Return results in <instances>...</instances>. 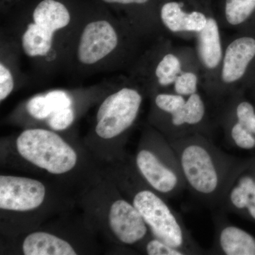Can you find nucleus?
Instances as JSON below:
<instances>
[{
    "instance_id": "7",
    "label": "nucleus",
    "mask_w": 255,
    "mask_h": 255,
    "mask_svg": "<svg viewBox=\"0 0 255 255\" xmlns=\"http://www.w3.org/2000/svg\"><path fill=\"white\" fill-rule=\"evenodd\" d=\"M135 158V168L146 184L166 199L187 189L179 160L170 142L149 126Z\"/></svg>"
},
{
    "instance_id": "10",
    "label": "nucleus",
    "mask_w": 255,
    "mask_h": 255,
    "mask_svg": "<svg viewBox=\"0 0 255 255\" xmlns=\"http://www.w3.org/2000/svg\"><path fill=\"white\" fill-rule=\"evenodd\" d=\"M16 145L23 159L49 173H68L78 162L73 147L58 134L47 129L23 130L16 139Z\"/></svg>"
},
{
    "instance_id": "18",
    "label": "nucleus",
    "mask_w": 255,
    "mask_h": 255,
    "mask_svg": "<svg viewBox=\"0 0 255 255\" xmlns=\"http://www.w3.org/2000/svg\"><path fill=\"white\" fill-rule=\"evenodd\" d=\"M219 20L221 28L236 33L255 30V0H225Z\"/></svg>"
},
{
    "instance_id": "5",
    "label": "nucleus",
    "mask_w": 255,
    "mask_h": 255,
    "mask_svg": "<svg viewBox=\"0 0 255 255\" xmlns=\"http://www.w3.org/2000/svg\"><path fill=\"white\" fill-rule=\"evenodd\" d=\"M149 124L168 140L195 133L212 137L214 123L210 117L209 100L202 91L183 96L172 92H155L150 96Z\"/></svg>"
},
{
    "instance_id": "20",
    "label": "nucleus",
    "mask_w": 255,
    "mask_h": 255,
    "mask_svg": "<svg viewBox=\"0 0 255 255\" xmlns=\"http://www.w3.org/2000/svg\"><path fill=\"white\" fill-rule=\"evenodd\" d=\"M1 49V60H0V101L4 102L12 93L16 86V73L14 70V64L11 60V55L9 57Z\"/></svg>"
},
{
    "instance_id": "13",
    "label": "nucleus",
    "mask_w": 255,
    "mask_h": 255,
    "mask_svg": "<svg viewBox=\"0 0 255 255\" xmlns=\"http://www.w3.org/2000/svg\"><path fill=\"white\" fill-rule=\"evenodd\" d=\"M211 11L208 5L196 4L190 9L184 1L162 0L158 10L159 22L167 36L194 40L206 27Z\"/></svg>"
},
{
    "instance_id": "23",
    "label": "nucleus",
    "mask_w": 255,
    "mask_h": 255,
    "mask_svg": "<svg viewBox=\"0 0 255 255\" xmlns=\"http://www.w3.org/2000/svg\"><path fill=\"white\" fill-rule=\"evenodd\" d=\"M75 119L73 107L53 111L48 119V125L53 130H63L73 124Z\"/></svg>"
},
{
    "instance_id": "15",
    "label": "nucleus",
    "mask_w": 255,
    "mask_h": 255,
    "mask_svg": "<svg viewBox=\"0 0 255 255\" xmlns=\"http://www.w3.org/2000/svg\"><path fill=\"white\" fill-rule=\"evenodd\" d=\"M108 219L114 236L125 246H140L151 234L136 208L122 198L112 203Z\"/></svg>"
},
{
    "instance_id": "8",
    "label": "nucleus",
    "mask_w": 255,
    "mask_h": 255,
    "mask_svg": "<svg viewBox=\"0 0 255 255\" xmlns=\"http://www.w3.org/2000/svg\"><path fill=\"white\" fill-rule=\"evenodd\" d=\"M147 96L141 84L129 75L100 104L96 114L97 136L110 140L127 135L136 123Z\"/></svg>"
},
{
    "instance_id": "19",
    "label": "nucleus",
    "mask_w": 255,
    "mask_h": 255,
    "mask_svg": "<svg viewBox=\"0 0 255 255\" xmlns=\"http://www.w3.org/2000/svg\"><path fill=\"white\" fill-rule=\"evenodd\" d=\"M26 255H75L77 252L68 241L46 232H34L23 241Z\"/></svg>"
},
{
    "instance_id": "6",
    "label": "nucleus",
    "mask_w": 255,
    "mask_h": 255,
    "mask_svg": "<svg viewBox=\"0 0 255 255\" xmlns=\"http://www.w3.org/2000/svg\"><path fill=\"white\" fill-rule=\"evenodd\" d=\"M133 179L130 202L141 215L151 234L187 255L209 254L193 238L182 216L169 205L167 199L149 187L136 169Z\"/></svg>"
},
{
    "instance_id": "22",
    "label": "nucleus",
    "mask_w": 255,
    "mask_h": 255,
    "mask_svg": "<svg viewBox=\"0 0 255 255\" xmlns=\"http://www.w3.org/2000/svg\"><path fill=\"white\" fill-rule=\"evenodd\" d=\"M26 109L31 117L40 121L48 120L53 112L46 94L31 97L26 104Z\"/></svg>"
},
{
    "instance_id": "25",
    "label": "nucleus",
    "mask_w": 255,
    "mask_h": 255,
    "mask_svg": "<svg viewBox=\"0 0 255 255\" xmlns=\"http://www.w3.org/2000/svg\"><path fill=\"white\" fill-rule=\"evenodd\" d=\"M247 95L255 104V80L250 85L246 91Z\"/></svg>"
},
{
    "instance_id": "1",
    "label": "nucleus",
    "mask_w": 255,
    "mask_h": 255,
    "mask_svg": "<svg viewBox=\"0 0 255 255\" xmlns=\"http://www.w3.org/2000/svg\"><path fill=\"white\" fill-rule=\"evenodd\" d=\"M148 45L119 16L85 15L75 31L65 67L81 74L129 70Z\"/></svg>"
},
{
    "instance_id": "3",
    "label": "nucleus",
    "mask_w": 255,
    "mask_h": 255,
    "mask_svg": "<svg viewBox=\"0 0 255 255\" xmlns=\"http://www.w3.org/2000/svg\"><path fill=\"white\" fill-rule=\"evenodd\" d=\"M179 160L187 189L211 210L219 209L226 191L251 157L230 155L212 137L195 133L169 140Z\"/></svg>"
},
{
    "instance_id": "16",
    "label": "nucleus",
    "mask_w": 255,
    "mask_h": 255,
    "mask_svg": "<svg viewBox=\"0 0 255 255\" xmlns=\"http://www.w3.org/2000/svg\"><path fill=\"white\" fill-rule=\"evenodd\" d=\"M218 210L255 224V155L233 179Z\"/></svg>"
},
{
    "instance_id": "12",
    "label": "nucleus",
    "mask_w": 255,
    "mask_h": 255,
    "mask_svg": "<svg viewBox=\"0 0 255 255\" xmlns=\"http://www.w3.org/2000/svg\"><path fill=\"white\" fill-rule=\"evenodd\" d=\"M221 29L219 18L211 11L206 27L194 40V48L202 75L201 91L213 105L217 102L220 69L223 60L224 40Z\"/></svg>"
},
{
    "instance_id": "17",
    "label": "nucleus",
    "mask_w": 255,
    "mask_h": 255,
    "mask_svg": "<svg viewBox=\"0 0 255 255\" xmlns=\"http://www.w3.org/2000/svg\"><path fill=\"white\" fill-rule=\"evenodd\" d=\"M226 213L214 214V241L209 255H255V236L230 223Z\"/></svg>"
},
{
    "instance_id": "11",
    "label": "nucleus",
    "mask_w": 255,
    "mask_h": 255,
    "mask_svg": "<svg viewBox=\"0 0 255 255\" xmlns=\"http://www.w3.org/2000/svg\"><path fill=\"white\" fill-rule=\"evenodd\" d=\"M214 107L215 122L226 140L241 150H255V104L246 92H236Z\"/></svg>"
},
{
    "instance_id": "9",
    "label": "nucleus",
    "mask_w": 255,
    "mask_h": 255,
    "mask_svg": "<svg viewBox=\"0 0 255 255\" xmlns=\"http://www.w3.org/2000/svg\"><path fill=\"white\" fill-rule=\"evenodd\" d=\"M255 80V30L237 32L224 40L216 105L238 92H246Z\"/></svg>"
},
{
    "instance_id": "14",
    "label": "nucleus",
    "mask_w": 255,
    "mask_h": 255,
    "mask_svg": "<svg viewBox=\"0 0 255 255\" xmlns=\"http://www.w3.org/2000/svg\"><path fill=\"white\" fill-rule=\"evenodd\" d=\"M44 184L32 178L0 176V209L25 212L38 209L46 198Z\"/></svg>"
},
{
    "instance_id": "2",
    "label": "nucleus",
    "mask_w": 255,
    "mask_h": 255,
    "mask_svg": "<svg viewBox=\"0 0 255 255\" xmlns=\"http://www.w3.org/2000/svg\"><path fill=\"white\" fill-rule=\"evenodd\" d=\"M81 17L61 0H41L14 23L8 42L37 68L53 71L65 66Z\"/></svg>"
},
{
    "instance_id": "21",
    "label": "nucleus",
    "mask_w": 255,
    "mask_h": 255,
    "mask_svg": "<svg viewBox=\"0 0 255 255\" xmlns=\"http://www.w3.org/2000/svg\"><path fill=\"white\" fill-rule=\"evenodd\" d=\"M148 255H187V253L150 235L140 246Z\"/></svg>"
},
{
    "instance_id": "24",
    "label": "nucleus",
    "mask_w": 255,
    "mask_h": 255,
    "mask_svg": "<svg viewBox=\"0 0 255 255\" xmlns=\"http://www.w3.org/2000/svg\"><path fill=\"white\" fill-rule=\"evenodd\" d=\"M46 96L53 112L62 109L73 107V98L70 94L65 90H52L47 92Z\"/></svg>"
},
{
    "instance_id": "4",
    "label": "nucleus",
    "mask_w": 255,
    "mask_h": 255,
    "mask_svg": "<svg viewBox=\"0 0 255 255\" xmlns=\"http://www.w3.org/2000/svg\"><path fill=\"white\" fill-rule=\"evenodd\" d=\"M128 71L148 97L161 92L188 97L201 90L202 75L194 47L175 45L168 36L150 43Z\"/></svg>"
}]
</instances>
